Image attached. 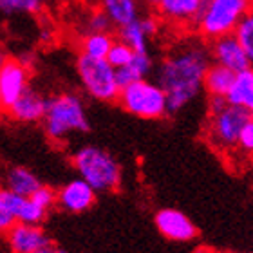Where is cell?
I'll use <instances>...</instances> for the list:
<instances>
[{"instance_id": "obj_1", "label": "cell", "mask_w": 253, "mask_h": 253, "mask_svg": "<svg viewBox=\"0 0 253 253\" xmlns=\"http://www.w3.org/2000/svg\"><path fill=\"white\" fill-rule=\"evenodd\" d=\"M211 53L203 43H188L172 51L158 69V84L169 100V114L179 112L205 89Z\"/></svg>"}, {"instance_id": "obj_2", "label": "cell", "mask_w": 253, "mask_h": 253, "mask_svg": "<svg viewBox=\"0 0 253 253\" xmlns=\"http://www.w3.org/2000/svg\"><path fill=\"white\" fill-rule=\"evenodd\" d=\"M43 130L51 141H65L74 132H89V118L85 105L78 94L63 92L49 98V105L43 118Z\"/></svg>"}, {"instance_id": "obj_3", "label": "cell", "mask_w": 253, "mask_h": 253, "mask_svg": "<svg viewBox=\"0 0 253 253\" xmlns=\"http://www.w3.org/2000/svg\"><path fill=\"white\" fill-rule=\"evenodd\" d=\"M73 167L96 192H114L122 183V167L111 152L85 145L73 154Z\"/></svg>"}, {"instance_id": "obj_4", "label": "cell", "mask_w": 253, "mask_h": 253, "mask_svg": "<svg viewBox=\"0 0 253 253\" xmlns=\"http://www.w3.org/2000/svg\"><path fill=\"white\" fill-rule=\"evenodd\" d=\"M253 9V0H203L195 27L201 37L213 40L233 33L244 15Z\"/></svg>"}, {"instance_id": "obj_5", "label": "cell", "mask_w": 253, "mask_h": 253, "mask_svg": "<svg viewBox=\"0 0 253 253\" xmlns=\"http://www.w3.org/2000/svg\"><path fill=\"white\" fill-rule=\"evenodd\" d=\"M120 105L126 112L143 120H159L169 114V100L163 87L156 82L137 80L125 85L120 92Z\"/></svg>"}, {"instance_id": "obj_6", "label": "cell", "mask_w": 253, "mask_h": 253, "mask_svg": "<svg viewBox=\"0 0 253 253\" xmlns=\"http://www.w3.org/2000/svg\"><path fill=\"white\" fill-rule=\"evenodd\" d=\"M76 73L85 92L94 100L116 101L120 98L122 87L118 84L116 69L107 58H92L82 53L76 60Z\"/></svg>"}, {"instance_id": "obj_7", "label": "cell", "mask_w": 253, "mask_h": 253, "mask_svg": "<svg viewBox=\"0 0 253 253\" xmlns=\"http://www.w3.org/2000/svg\"><path fill=\"white\" fill-rule=\"evenodd\" d=\"M208 118V141L217 150H233L237 148L246 123L252 122V112L250 109L228 103L221 112Z\"/></svg>"}, {"instance_id": "obj_8", "label": "cell", "mask_w": 253, "mask_h": 253, "mask_svg": "<svg viewBox=\"0 0 253 253\" xmlns=\"http://www.w3.org/2000/svg\"><path fill=\"white\" fill-rule=\"evenodd\" d=\"M29 73L24 62L4 60L0 65V103L9 109L18 98L27 90Z\"/></svg>"}, {"instance_id": "obj_9", "label": "cell", "mask_w": 253, "mask_h": 253, "mask_svg": "<svg viewBox=\"0 0 253 253\" xmlns=\"http://www.w3.org/2000/svg\"><path fill=\"white\" fill-rule=\"evenodd\" d=\"M210 53L213 62L221 63V65L232 69L235 73L252 67L248 54L244 51L243 43L239 42L235 33H228V35H222L219 38H213L211 40Z\"/></svg>"}, {"instance_id": "obj_10", "label": "cell", "mask_w": 253, "mask_h": 253, "mask_svg": "<svg viewBox=\"0 0 253 253\" xmlns=\"http://www.w3.org/2000/svg\"><path fill=\"white\" fill-rule=\"evenodd\" d=\"M96 192L92 186L82 177L67 181L62 188L58 190L56 195V206L62 210L69 211V213H84L94 205L96 201Z\"/></svg>"}, {"instance_id": "obj_11", "label": "cell", "mask_w": 253, "mask_h": 253, "mask_svg": "<svg viewBox=\"0 0 253 253\" xmlns=\"http://www.w3.org/2000/svg\"><path fill=\"white\" fill-rule=\"evenodd\" d=\"M156 228L159 230L161 235H165L170 241H177V243H188L192 239L197 237V228L188 217L181 210L175 208H163L159 210L154 217Z\"/></svg>"}, {"instance_id": "obj_12", "label": "cell", "mask_w": 253, "mask_h": 253, "mask_svg": "<svg viewBox=\"0 0 253 253\" xmlns=\"http://www.w3.org/2000/svg\"><path fill=\"white\" fill-rule=\"evenodd\" d=\"M5 243L9 253H35L51 244V241L40 224L16 222L15 226L5 232Z\"/></svg>"}, {"instance_id": "obj_13", "label": "cell", "mask_w": 253, "mask_h": 253, "mask_svg": "<svg viewBox=\"0 0 253 253\" xmlns=\"http://www.w3.org/2000/svg\"><path fill=\"white\" fill-rule=\"evenodd\" d=\"M47 105H49L47 98H43L40 92L27 87L26 92L9 109H5V112H7V116L13 122L37 123V122H43L45 112H47Z\"/></svg>"}, {"instance_id": "obj_14", "label": "cell", "mask_w": 253, "mask_h": 253, "mask_svg": "<svg viewBox=\"0 0 253 253\" xmlns=\"http://www.w3.org/2000/svg\"><path fill=\"white\" fill-rule=\"evenodd\" d=\"M158 13L161 18L174 24H195L203 7V0H158Z\"/></svg>"}, {"instance_id": "obj_15", "label": "cell", "mask_w": 253, "mask_h": 253, "mask_svg": "<svg viewBox=\"0 0 253 253\" xmlns=\"http://www.w3.org/2000/svg\"><path fill=\"white\" fill-rule=\"evenodd\" d=\"M4 183H5V188L13 190V192L24 195V197H31L42 186V183L35 175V172H31L26 167H11L5 172Z\"/></svg>"}, {"instance_id": "obj_16", "label": "cell", "mask_w": 253, "mask_h": 253, "mask_svg": "<svg viewBox=\"0 0 253 253\" xmlns=\"http://www.w3.org/2000/svg\"><path fill=\"white\" fill-rule=\"evenodd\" d=\"M226 98L232 105L244 107V109H250V111H252V107H253V67L239 71V73L235 74V80H233L232 87H230V90H228Z\"/></svg>"}, {"instance_id": "obj_17", "label": "cell", "mask_w": 253, "mask_h": 253, "mask_svg": "<svg viewBox=\"0 0 253 253\" xmlns=\"http://www.w3.org/2000/svg\"><path fill=\"white\" fill-rule=\"evenodd\" d=\"M98 4L116 27L125 26L139 16L137 0H98Z\"/></svg>"}, {"instance_id": "obj_18", "label": "cell", "mask_w": 253, "mask_h": 253, "mask_svg": "<svg viewBox=\"0 0 253 253\" xmlns=\"http://www.w3.org/2000/svg\"><path fill=\"white\" fill-rule=\"evenodd\" d=\"M152 71V58L148 56V53H136L130 63H126L125 67L116 69V78L120 87L137 82V80H145Z\"/></svg>"}, {"instance_id": "obj_19", "label": "cell", "mask_w": 253, "mask_h": 253, "mask_svg": "<svg viewBox=\"0 0 253 253\" xmlns=\"http://www.w3.org/2000/svg\"><path fill=\"white\" fill-rule=\"evenodd\" d=\"M235 74L237 73L232 69L224 67L221 63H213L205 76V90L210 96H226L235 80Z\"/></svg>"}, {"instance_id": "obj_20", "label": "cell", "mask_w": 253, "mask_h": 253, "mask_svg": "<svg viewBox=\"0 0 253 253\" xmlns=\"http://www.w3.org/2000/svg\"><path fill=\"white\" fill-rule=\"evenodd\" d=\"M24 195L16 194L9 188L0 190V228L7 232L18 222V211L24 203Z\"/></svg>"}, {"instance_id": "obj_21", "label": "cell", "mask_w": 253, "mask_h": 253, "mask_svg": "<svg viewBox=\"0 0 253 253\" xmlns=\"http://www.w3.org/2000/svg\"><path fill=\"white\" fill-rule=\"evenodd\" d=\"M118 38L122 42L128 43L136 53H148V33L145 31L141 22V16L134 18L125 26L118 27Z\"/></svg>"}, {"instance_id": "obj_22", "label": "cell", "mask_w": 253, "mask_h": 253, "mask_svg": "<svg viewBox=\"0 0 253 253\" xmlns=\"http://www.w3.org/2000/svg\"><path fill=\"white\" fill-rule=\"evenodd\" d=\"M114 42L116 40L109 33H89L82 40V53L92 58H107Z\"/></svg>"}, {"instance_id": "obj_23", "label": "cell", "mask_w": 253, "mask_h": 253, "mask_svg": "<svg viewBox=\"0 0 253 253\" xmlns=\"http://www.w3.org/2000/svg\"><path fill=\"white\" fill-rule=\"evenodd\" d=\"M47 208H43L33 201L31 197H26L18 211V222H27V224H42L47 217Z\"/></svg>"}, {"instance_id": "obj_24", "label": "cell", "mask_w": 253, "mask_h": 253, "mask_svg": "<svg viewBox=\"0 0 253 253\" xmlns=\"http://www.w3.org/2000/svg\"><path fill=\"white\" fill-rule=\"evenodd\" d=\"M235 35H237L239 42L243 43L244 51L248 54L250 62H252V67H253V9L248 11L244 18L239 22V26L235 27Z\"/></svg>"}, {"instance_id": "obj_25", "label": "cell", "mask_w": 253, "mask_h": 253, "mask_svg": "<svg viewBox=\"0 0 253 253\" xmlns=\"http://www.w3.org/2000/svg\"><path fill=\"white\" fill-rule=\"evenodd\" d=\"M134 54H136V51H134L128 43L122 42V40L118 38L116 42H114V45L111 47V51H109V54H107V60H109V63H111L114 69H122V67H125L126 63L132 62Z\"/></svg>"}, {"instance_id": "obj_26", "label": "cell", "mask_w": 253, "mask_h": 253, "mask_svg": "<svg viewBox=\"0 0 253 253\" xmlns=\"http://www.w3.org/2000/svg\"><path fill=\"white\" fill-rule=\"evenodd\" d=\"M43 0H0V9L11 13H38Z\"/></svg>"}, {"instance_id": "obj_27", "label": "cell", "mask_w": 253, "mask_h": 253, "mask_svg": "<svg viewBox=\"0 0 253 253\" xmlns=\"http://www.w3.org/2000/svg\"><path fill=\"white\" fill-rule=\"evenodd\" d=\"M114 26L112 20L109 18L105 11L101 9H96L92 15L85 20V29H87V35L89 33H109L111 31V27Z\"/></svg>"}, {"instance_id": "obj_28", "label": "cell", "mask_w": 253, "mask_h": 253, "mask_svg": "<svg viewBox=\"0 0 253 253\" xmlns=\"http://www.w3.org/2000/svg\"><path fill=\"white\" fill-rule=\"evenodd\" d=\"M56 195H58V192H54L53 188H49V186L42 185L40 188L35 192V194L31 195L33 201H37L38 205L43 206V208H47V210H51L54 205H56Z\"/></svg>"}, {"instance_id": "obj_29", "label": "cell", "mask_w": 253, "mask_h": 253, "mask_svg": "<svg viewBox=\"0 0 253 253\" xmlns=\"http://www.w3.org/2000/svg\"><path fill=\"white\" fill-rule=\"evenodd\" d=\"M237 148L244 154H253V122H248L243 128Z\"/></svg>"}, {"instance_id": "obj_30", "label": "cell", "mask_w": 253, "mask_h": 253, "mask_svg": "<svg viewBox=\"0 0 253 253\" xmlns=\"http://www.w3.org/2000/svg\"><path fill=\"white\" fill-rule=\"evenodd\" d=\"M228 103L230 101H228L226 96H210V100H208V116H213L217 112H221Z\"/></svg>"}, {"instance_id": "obj_31", "label": "cell", "mask_w": 253, "mask_h": 253, "mask_svg": "<svg viewBox=\"0 0 253 253\" xmlns=\"http://www.w3.org/2000/svg\"><path fill=\"white\" fill-rule=\"evenodd\" d=\"M35 253H67V252H65V250H62V248H58V246H54V244L51 243V244L43 246L42 250H38V252H35Z\"/></svg>"}, {"instance_id": "obj_32", "label": "cell", "mask_w": 253, "mask_h": 253, "mask_svg": "<svg viewBox=\"0 0 253 253\" xmlns=\"http://www.w3.org/2000/svg\"><path fill=\"white\" fill-rule=\"evenodd\" d=\"M197 253H222V252H215V250H210V248H201L197 250Z\"/></svg>"}, {"instance_id": "obj_33", "label": "cell", "mask_w": 253, "mask_h": 253, "mask_svg": "<svg viewBox=\"0 0 253 253\" xmlns=\"http://www.w3.org/2000/svg\"><path fill=\"white\" fill-rule=\"evenodd\" d=\"M141 2H145L147 5H156V4H158V0H141Z\"/></svg>"}, {"instance_id": "obj_34", "label": "cell", "mask_w": 253, "mask_h": 253, "mask_svg": "<svg viewBox=\"0 0 253 253\" xmlns=\"http://www.w3.org/2000/svg\"><path fill=\"white\" fill-rule=\"evenodd\" d=\"M51 2H56V4H62V2H67V0H51Z\"/></svg>"}, {"instance_id": "obj_35", "label": "cell", "mask_w": 253, "mask_h": 253, "mask_svg": "<svg viewBox=\"0 0 253 253\" xmlns=\"http://www.w3.org/2000/svg\"><path fill=\"white\" fill-rule=\"evenodd\" d=\"M250 112H252V122H253V107H252V111H250Z\"/></svg>"}]
</instances>
